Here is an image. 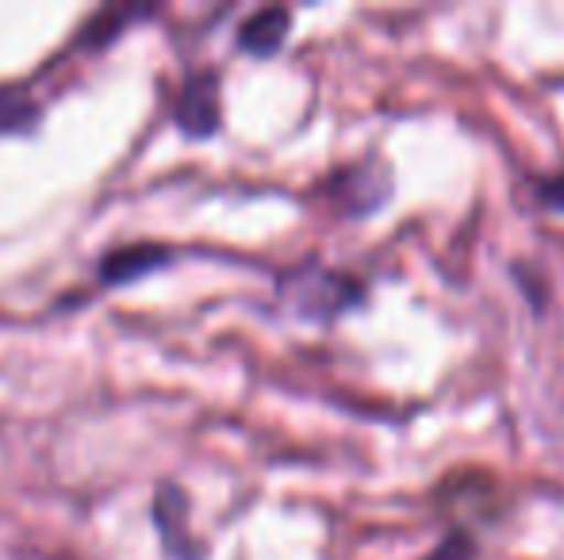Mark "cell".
<instances>
[{
  "mask_svg": "<svg viewBox=\"0 0 564 560\" xmlns=\"http://www.w3.org/2000/svg\"><path fill=\"white\" fill-rule=\"evenodd\" d=\"M276 292H281V299L289 304V311L307 322L335 319V315L349 311L354 304H361V296H365L361 284L354 277L335 273V270H323V265H315V262L281 273Z\"/></svg>",
  "mask_w": 564,
  "mask_h": 560,
  "instance_id": "1",
  "label": "cell"
},
{
  "mask_svg": "<svg viewBox=\"0 0 564 560\" xmlns=\"http://www.w3.org/2000/svg\"><path fill=\"white\" fill-rule=\"evenodd\" d=\"M173 123L185 139H212L224 123V100H219L216 69H193L181 81L173 100Z\"/></svg>",
  "mask_w": 564,
  "mask_h": 560,
  "instance_id": "2",
  "label": "cell"
},
{
  "mask_svg": "<svg viewBox=\"0 0 564 560\" xmlns=\"http://www.w3.org/2000/svg\"><path fill=\"white\" fill-rule=\"evenodd\" d=\"M150 523L170 560H204V546L188 534V495L181 484H170V480L158 484L150 499Z\"/></svg>",
  "mask_w": 564,
  "mask_h": 560,
  "instance_id": "3",
  "label": "cell"
},
{
  "mask_svg": "<svg viewBox=\"0 0 564 560\" xmlns=\"http://www.w3.org/2000/svg\"><path fill=\"white\" fill-rule=\"evenodd\" d=\"M173 262H177V254L170 246H162V242H127V246H112L100 257L97 281L105 288H123V284L154 277L158 270H165Z\"/></svg>",
  "mask_w": 564,
  "mask_h": 560,
  "instance_id": "4",
  "label": "cell"
},
{
  "mask_svg": "<svg viewBox=\"0 0 564 560\" xmlns=\"http://www.w3.org/2000/svg\"><path fill=\"white\" fill-rule=\"evenodd\" d=\"M289 28H292V12L281 4H269V8H258L250 12L242 23H238V51L242 54H253V58H273L276 51L284 46L289 39Z\"/></svg>",
  "mask_w": 564,
  "mask_h": 560,
  "instance_id": "5",
  "label": "cell"
},
{
  "mask_svg": "<svg viewBox=\"0 0 564 560\" xmlns=\"http://www.w3.org/2000/svg\"><path fill=\"white\" fill-rule=\"evenodd\" d=\"M43 123V105L23 85H0V139L35 135Z\"/></svg>",
  "mask_w": 564,
  "mask_h": 560,
  "instance_id": "6",
  "label": "cell"
},
{
  "mask_svg": "<svg viewBox=\"0 0 564 560\" xmlns=\"http://www.w3.org/2000/svg\"><path fill=\"white\" fill-rule=\"evenodd\" d=\"M134 15H147V12H142V8H100L89 23H82V35H77V43L100 51V46H108L112 39L123 35V23L134 20Z\"/></svg>",
  "mask_w": 564,
  "mask_h": 560,
  "instance_id": "7",
  "label": "cell"
},
{
  "mask_svg": "<svg viewBox=\"0 0 564 560\" xmlns=\"http://www.w3.org/2000/svg\"><path fill=\"white\" fill-rule=\"evenodd\" d=\"M426 560H473V541H468L465 534H449Z\"/></svg>",
  "mask_w": 564,
  "mask_h": 560,
  "instance_id": "8",
  "label": "cell"
},
{
  "mask_svg": "<svg viewBox=\"0 0 564 560\" xmlns=\"http://www.w3.org/2000/svg\"><path fill=\"white\" fill-rule=\"evenodd\" d=\"M534 193H538V200H542L545 208L564 211V177H545V180H538Z\"/></svg>",
  "mask_w": 564,
  "mask_h": 560,
  "instance_id": "9",
  "label": "cell"
}]
</instances>
